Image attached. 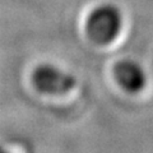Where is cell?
<instances>
[{
  "label": "cell",
  "mask_w": 153,
  "mask_h": 153,
  "mask_svg": "<svg viewBox=\"0 0 153 153\" xmlns=\"http://www.w3.org/2000/svg\"><path fill=\"white\" fill-rule=\"evenodd\" d=\"M114 76L123 89L138 93L144 88L147 76L142 66L133 60H121L114 66Z\"/></svg>",
  "instance_id": "obj_3"
},
{
  "label": "cell",
  "mask_w": 153,
  "mask_h": 153,
  "mask_svg": "<svg viewBox=\"0 0 153 153\" xmlns=\"http://www.w3.org/2000/svg\"><path fill=\"white\" fill-rule=\"evenodd\" d=\"M0 153H8L5 149H4V148H1V147H0Z\"/></svg>",
  "instance_id": "obj_4"
},
{
  "label": "cell",
  "mask_w": 153,
  "mask_h": 153,
  "mask_svg": "<svg viewBox=\"0 0 153 153\" xmlns=\"http://www.w3.org/2000/svg\"><path fill=\"white\" fill-rule=\"evenodd\" d=\"M123 27V14L116 5L110 3L100 4L88 14L85 32L93 42L108 45L119 36Z\"/></svg>",
  "instance_id": "obj_1"
},
{
  "label": "cell",
  "mask_w": 153,
  "mask_h": 153,
  "mask_svg": "<svg viewBox=\"0 0 153 153\" xmlns=\"http://www.w3.org/2000/svg\"><path fill=\"white\" fill-rule=\"evenodd\" d=\"M32 82L40 92L46 94H65L76 84L73 75L51 64L38 65L33 70Z\"/></svg>",
  "instance_id": "obj_2"
}]
</instances>
